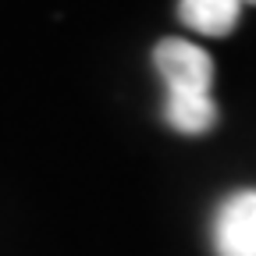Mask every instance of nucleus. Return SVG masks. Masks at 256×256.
Wrapping results in <instances>:
<instances>
[{
	"label": "nucleus",
	"mask_w": 256,
	"mask_h": 256,
	"mask_svg": "<svg viewBox=\"0 0 256 256\" xmlns=\"http://www.w3.org/2000/svg\"><path fill=\"white\" fill-rule=\"evenodd\" d=\"M153 64L168 86L164 118L182 136H203L217 121V104L210 96L214 60L200 43L188 40H160L153 50Z\"/></svg>",
	"instance_id": "1"
},
{
	"label": "nucleus",
	"mask_w": 256,
	"mask_h": 256,
	"mask_svg": "<svg viewBox=\"0 0 256 256\" xmlns=\"http://www.w3.org/2000/svg\"><path fill=\"white\" fill-rule=\"evenodd\" d=\"M217 256H256V188L228 196L214 220Z\"/></svg>",
	"instance_id": "2"
},
{
	"label": "nucleus",
	"mask_w": 256,
	"mask_h": 256,
	"mask_svg": "<svg viewBox=\"0 0 256 256\" xmlns=\"http://www.w3.org/2000/svg\"><path fill=\"white\" fill-rule=\"evenodd\" d=\"M238 11H242V0H182L178 14L182 22L200 32V36H228V32L238 25Z\"/></svg>",
	"instance_id": "3"
},
{
	"label": "nucleus",
	"mask_w": 256,
	"mask_h": 256,
	"mask_svg": "<svg viewBox=\"0 0 256 256\" xmlns=\"http://www.w3.org/2000/svg\"><path fill=\"white\" fill-rule=\"evenodd\" d=\"M242 4H256V0H242Z\"/></svg>",
	"instance_id": "4"
}]
</instances>
